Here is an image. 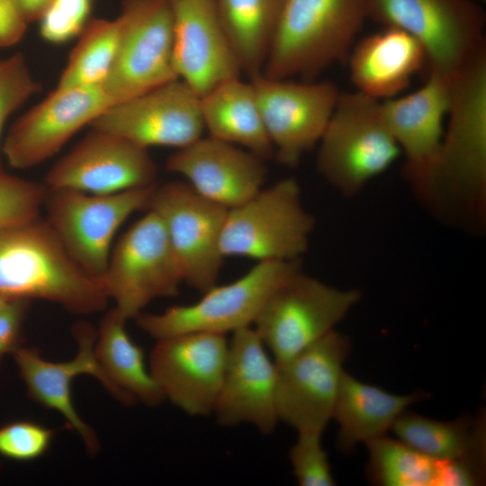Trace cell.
I'll list each match as a JSON object with an SVG mask.
<instances>
[{
  "instance_id": "cell-1",
  "label": "cell",
  "mask_w": 486,
  "mask_h": 486,
  "mask_svg": "<svg viewBox=\"0 0 486 486\" xmlns=\"http://www.w3.org/2000/svg\"><path fill=\"white\" fill-rule=\"evenodd\" d=\"M0 296L39 299L79 315L102 311L110 301L104 279L81 267L40 218L0 231Z\"/></svg>"
},
{
  "instance_id": "cell-2",
  "label": "cell",
  "mask_w": 486,
  "mask_h": 486,
  "mask_svg": "<svg viewBox=\"0 0 486 486\" xmlns=\"http://www.w3.org/2000/svg\"><path fill=\"white\" fill-rule=\"evenodd\" d=\"M446 115L447 127L431 172L428 204H437L446 192L482 223L486 210V50L452 77Z\"/></svg>"
},
{
  "instance_id": "cell-3",
  "label": "cell",
  "mask_w": 486,
  "mask_h": 486,
  "mask_svg": "<svg viewBox=\"0 0 486 486\" xmlns=\"http://www.w3.org/2000/svg\"><path fill=\"white\" fill-rule=\"evenodd\" d=\"M365 18L364 0H284L262 75L313 80L348 56Z\"/></svg>"
},
{
  "instance_id": "cell-4",
  "label": "cell",
  "mask_w": 486,
  "mask_h": 486,
  "mask_svg": "<svg viewBox=\"0 0 486 486\" xmlns=\"http://www.w3.org/2000/svg\"><path fill=\"white\" fill-rule=\"evenodd\" d=\"M318 144V171L346 197L358 194L400 153L381 103L359 91L339 94Z\"/></svg>"
},
{
  "instance_id": "cell-5",
  "label": "cell",
  "mask_w": 486,
  "mask_h": 486,
  "mask_svg": "<svg viewBox=\"0 0 486 486\" xmlns=\"http://www.w3.org/2000/svg\"><path fill=\"white\" fill-rule=\"evenodd\" d=\"M315 220L302 203L293 177L262 187L227 212L220 238L224 257L300 261L307 251Z\"/></svg>"
},
{
  "instance_id": "cell-6",
  "label": "cell",
  "mask_w": 486,
  "mask_h": 486,
  "mask_svg": "<svg viewBox=\"0 0 486 486\" xmlns=\"http://www.w3.org/2000/svg\"><path fill=\"white\" fill-rule=\"evenodd\" d=\"M366 16L417 39L428 72L450 77L485 48V15L473 0H364Z\"/></svg>"
},
{
  "instance_id": "cell-7",
  "label": "cell",
  "mask_w": 486,
  "mask_h": 486,
  "mask_svg": "<svg viewBox=\"0 0 486 486\" xmlns=\"http://www.w3.org/2000/svg\"><path fill=\"white\" fill-rule=\"evenodd\" d=\"M299 270L300 261L257 262L239 278L213 285L191 304L141 312L134 320L155 340L194 331L231 334L253 326L269 295Z\"/></svg>"
},
{
  "instance_id": "cell-8",
  "label": "cell",
  "mask_w": 486,
  "mask_h": 486,
  "mask_svg": "<svg viewBox=\"0 0 486 486\" xmlns=\"http://www.w3.org/2000/svg\"><path fill=\"white\" fill-rule=\"evenodd\" d=\"M360 299L357 289H339L299 270L269 295L252 327L281 364L334 330Z\"/></svg>"
},
{
  "instance_id": "cell-9",
  "label": "cell",
  "mask_w": 486,
  "mask_h": 486,
  "mask_svg": "<svg viewBox=\"0 0 486 486\" xmlns=\"http://www.w3.org/2000/svg\"><path fill=\"white\" fill-rule=\"evenodd\" d=\"M110 300L126 320L152 301L178 294L183 274L165 226L152 211L134 222L111 252L104 276Z\"/></svg>"
},
{
  "instance_id": "cell-10",
  "label": "cell",
  "mask_w": 486,
  "mask_h": 486,
  "mask_svg": "<svg viewBox=\"0 0 486 486\" xmlns=\"http://www.w3.org/2000/svg\"><path fill=\"white\" fill-rule=\"evenodd\" d=\"M156 184L103 195L48 190L47 221L77 264L104 279L117 230L134 212L148 208Z\"/></svg>"
},
{
  "instance_id": "cell-11",
  "label": "cell",
  "mask_w": 486,
  "mask_h": 486,
  "mask_svg": "<svg viewBox=\"0 0 486 486\" xmlns=\"http://www.w3.org/2000/svg\"><path fill=\"white\" fill-rule=\"evenodd\" d=\"M147 210L163 222L184 283L200 293L217 284L224 256L220 238L229 209L199 194L185 181L156 184Z\"/></svg>"
},
{
  "instance_id": "cell-12",
  "label": "cell",
  "mask_w": 486,
  "mask_h": 486,
  "mask_svg": "<svg viewBox=\"0 0 486 486\" xmlns=\"http://www.w3.org/2000/svg\"><path fill=\"white\" fill-rule=\"evenodd\" d=\"M119 18L118 52L102 86L113 104L179 79L173 64L169 0H124Z\"/></svg>"
},
{
  "instance_id": "cell-13",
  "label": "cell",
  "mask_w": 486,
  "mask_h": 486,
  "mask_svg": "<svg viewBox=\"0 0 486 486\" xmlns=\"http://www.w3.org/2000/svg\"><path fill=\"white\" fill-rule=\"evenodd\" d=\"M350 339L335 329L277 364L279 421L299 432L321 434L332 419Z\"/></svg>"
},
{
  "instance_id": "cell-14",
  "label": "cell",
  "mask_w": 486,
  "mask_h": 486,
  "mask_svg": "<svg viewBox=\"0 0 486 486\" xmlns=\"http://www.w3.org/2000/svg\"><path fill=\"white\" fill-rule=\"evenodd\" d=\"M228 352L227 335L187 332L156 340L148 365L165 400L192 417L212 416Z\"/></svg>"
},
{
  "instance_id": "cell-15",
  "label": "cell",
  "mask_w": 486,
  "mask_h": 486,
  "mask_svg": "<svg viewBox=\"0 0 486 486\" xmlns=\"http://www.w3.org/2000/svg\"><path fill=\"white\" fill-rule=\"evenodd\" d=\"M112 105L103 86H57L12 124L1 153L14 168L37 166Z\"/></svg>"
},
{
  "instance_id": "cell-16",
  "label": "cell",
  "mask_w": 486,
  "mask_h": 486,
  "mask_svg": "<svg viewBox=\"0 0 486 486\" xmlns=\"http://www.w3.org/2000/svg\"><path fill=\"white\" fill-rule=\"evenodd\" d=\"M263 123L277 160L296 166L320 141L339 92L329 82L251 77Z\"/></svg>"
},
{
  "instance_id": "cell-17",
  "label": "cell",
  "mask_w": 486,
  "mask_h": 486,
  "mask_svg": "<svg viewBox=\"0 0 486 486\" xmlns=\"http://www.w3.org/2000/svg\"><path fill=\"white\" fill-rule=\"evenodd\" d=\"M140 147L184 148L202 137L200 97L181 79L116 104L89 125Z\"/></svg>"
},
{
  "instance_id": "cell-18",
  "label": "cell",
  "mask_w": 486,
  "mask_h": 486,
  "mask_svg": "<svg viewBox=\"0 0 486 486\" xmlns=\"http://www.w3.org/2000/svg\"><path fill=\"white\" fill-rule=\"evenodd\" d=\"M156 176V165L148 148L116 134L92 129L51 166L44 184L48 190L103 195L152 185Z\"/></svg>"
},
{
  "instance_id": "cell-19",
  "label": "cell",
  "mask_w": 486,
  "mask_h": 486,
  "mask_svg": "<svg viewBox=\"0 0 486 486\" xmlns=\"http://www.w3.org/2000/svg\"><path fill=\"white\" fill-rule=\"evenodd\" d=\"M277 364L252 326L229 338L224 375L212 412L220 427L241 424L262 435L274 432L276 410Z\"/></svg>"
},
{
  "instance_id": "cell-20",
  "label": "cell",
  "mask_w": 486,
  "mask_h": 486,
  "mask_svg": "<svg viewBox=\"0 0 486 486\" xmlns=\"http://www.w3.org/2000/svg\"><path fill=\"white\" fill-rule=\"evenodd\" d=\"M451 83L450 76L428 72L420 88L381 103L384 122L406 157V176L426 204L444 134V119L449 109Z\"/></svg>"
},
{
  "instance_id": "cell-21",
  "label": "cell",
  "mask_w": 486,
  "mask_h": 486,
  "mask_svg": "<svg viewBox=\"0 0 486 486\" xmlns=\"http://www.w3.org/2000/svg\"><path fill=\"white\" fill-rule=\"evenodd\" d=\"M96 332L86 323L76 325L74 338L77 353L70 360L51 362L35 348L18 346L12 356L31 398L57 411L68 428L81 439L87 454L95 455L100 442L94 429L77 413L72 400V382L79 375H91L119 402L122 399L101 368L95 354Z\"/></svg>"
},
{
  "instance_id": "cell-22",
  "label": "cell",
  "mask_w": 486,
  "mask_h": 486,
  "mask_svg": "<svg viewBox=\"0 0 486 486\" xmlns=\"http://www.w3.org/2000/svg\"><path fill=\"white\" fill-rule=\"evenodd\" d=\"M173 64L179 79L199 97L242 71L215 0H169Z\"/></svg>"
},
{
  "instance_id": "cell-23",
  "label": "cell",
  "mask_w": 486,
  "mask_h": 486,
  "mask_svg": "<svg viewBox=\"0 0 486 486\" xmlns=\"http://www.w3.org/2000/svg\"><path fill=\"white\" fill-rule=\"evenodd\" d=\"M265 161L209 136L177 149L167 158L166 169L184 177L202 196L230 209L263 187L267 174Z\"/></svg>"
},
{
  "instance_id": "cell-24",
  "label": "cell",
  "mask_w": 486,
  "mask_h": 486,
  "mask_svg": "<svg viewBox=\"0 0 486 486\" xmlns=\"http://www.w3.org/2000/svg\"><path fill=\"white\" fill-rule=\"evenodd\" d=\"M350 52L353 84L376 100L392 98L404 90L427 61L420 42L392 27L366 36Z\"/></svg>"
},
{
  "instance_id": "cell-25",
  "label": "cell",
  "mask_w": 486,
  "mask_h": 486,
  "mask_svg": "<svg viewBox=\"0 0 486 486\" xmlns=\"http://www.w3.org/2000/svg\"><path fill=\"white\" fill-rule=\"evenodd\" d=\"M427 394L398 395L363 382L344 371L332 418L338 424V446L350 454L359 443L386 435L397 418Z\"/></svg>"
},
{
  "instance_id": "cell-26",
  "label": "cell",
  "mask_w": 486,
  "mask_h": 486,
  "mask_svg": "<svg viewBox=\"0 0 486 486\" xmlns=\"http://www.w3.org/2000/svg\"><path fill=\"white\" fill-rule=\"evenodd\" d=\"M204 129L214 139L245 148L264 160L274 156L253 84L239 77L200 97Z\"/></svg>"
},
{
  "instance_id": "cell-27",
  "label": "cell",
  "mask_w": 486,
  "mask_h": 486,
  "mask_svg": "<svg viewBox=\"0 0 486 486\" xmlns=\"http://www.w3.org/2000/svg\"><path fill=\"white\" fill-rule=\"evenodd\" d=\"M126 321L114 308L106 313L96 332V359L122 403L158 406L164 395L146 364L142 347L128 334Z\"/></svg>"
},
{
  "instance_id": "cell-28",
  "label": "cell",
  "mask_w": 486,
  "mask_h": 486,
  "mask_svg": "<svg viewBox=\"0 0 486 486\" xmlns=\"http://www.w3.org/2000/svg\"><path fill=\"white\" fill-rule=\"evenodd\" d=\"M485 418L463 416L440 421L404 410L392 430L416 451L440 462L463 457L485 458Z\"/></svg>"
},
{
  "instance_id": "cell-29",
  "label": "cell",
  "mask_w": 486,
  "mask_h": 486,
  "mask_svg": "<svg viewBox=\"0 0 486 486\" xmlns=\"http://www.w3.org/2000/svg\"><path fill=\"white\" fill-rule=\"evenodd\" d=\"M241 70L262 74L284 0H215Z\"/></svg>"
},
{
  "instance_id": "cell-30",
  "label": "cell",
  "mask_w": 486,
  "mask_h": 486,
  "mask_svg": "<svg viewBox=\"0 0 486 486\" xmlns=\"http://www.w3.org/2000/svg\"><path fill=\"white\" fill-rule=\"evenodd\" d=\"M121 32L119 16L91 18L77 37L57 86H102L115 61Z\"/></svg>"
},
{
  "instance_id": "cell-31",
  "label": "cell",
  "mask_w": 486,
  "mask_h": 486,
  "mask_svg": "<svg viewBox=\"0 0 486 486\" xmlns=\"http://www.w3.org/2000/svg\"><path fill=\"white\" fill-rule=\"evenodd\" d=\"M370 480L382 486H440L444 462L387 435L366 444Z\"/></svg>"
},
{
  "instance_id": "cell-32",
  "label": "cell",
  "mask_w": 486,
  "mask_h": 486,
  "mask_svg": "<svg viewBox=\"0 0 486 486\" xmlns=\"http://www.w3.org/2000/svg\"><path fill=\"white\" fill-rule=\"evenodd\" d=\"M47 193L44 184L13 176L0 166V231L40 218Z\"/></svg>"
},
{
  "instance_id": "cell-33",
  "label": "cell",
  "mask_w": 486,
  "mask_h": 486,
  "mask_svg": "<svg viewBox=\"0 0 486 486\" xmlns=\"http://www.w3.org/2000/svg\"><path fill=\"white\" fill-rule=\"evenodd\" d=\"M40 89L22 52L0 58V154L8 118Z\"/></svg>"
},
{
  "instance_id": "cell-34",
  "label": "cell",
  "mask_w": 486,
  "mask_h": 486,
  "mask_svg": "<svg viewBox=\"0 0 486 486\" xmlns=\"http://www.w3.org/2000/svg\"><path fill=\"white\" fill-rule=\"evenodd\" d=\"M94 1L50 0L38 19L40 37L56 45L78 37L91 19Z\"/></svg>"
},
{
  "instance_id": "cell-35",
  "label": "cell",
  "mask_w": 486,
  "mask_h": 486,
  "mask_svg": "<svg viewBox=\"0 0 486 486\" xmlns=\"http://www.w3.org/2000/svg\"><path fill=\"white\" fill-rule=\"evenodd\" d=\"M321 434L299 432L288 457L293 474L301 486H333L335 480L327 452L321 445Z\"/></svg>"
},
{
  "instance_id": "cell-36",
  "label": "cell",
  "mask_w": 486,
  "mask_h": 486,
  "mask_svg": "<svg viewBox=\"0 0 486 486\" xmlns=\"http://www.w3.org/2000/svg\"><path fill=\"white\" fill-rule=\"evenodd\" d=\"M54 431L32 421H16L0 428V454L16 461H32L49 449Z\"/></svg>"
},
{
  "instance_id": "cell-37",
  "label": "cell",
  "mask_w": 486,
  "mask_h": 486,
  "mask_svg": "<svg viewBox=\"0 0 486 486\" xmlns=\"http://www.w3.org/2000/svg\"><path fill=\"white\" fill-rule=\"evenodd\" d=\"M27 300H12L0 310V358L18 346Z\"/></svg>"
},
{
  "instance_id": "cell-38",
  "label": "cell",
  "mask_w": 486,
  "mask_h": 486,
  "mask_svg": "<svg viewBox=\"0 0 486 486\" xmlns=\"http://www.w3.org/2000/svg\"><path fill=\"white\" fill-rule=\"evenodd\" d=\"M29 23L17 0H0V49L20 42Z\"/></svg>"
},
{
  "instance_id": "cell-39",
  "label": "cell",
  "mask_w": 486,
  "mask_h": 486,
  "mask_svg": "<svg viewBox=\"0 0 486 486\" xmlns=\"http://www.w3.org/2000/svg\"><path fill=\"white\" fill-rule=\"evenodd\" d=\"M50 0H17L29 22L38 21Z\"/></svg>"
},
{
  "instance_id": "cell-40",
  "label": "cell",
  "mask_w": 486,
  "mask_h": 486,
  "mask_svg": "<svg viewBox=\"0 0 486 486\" xmlns=\"http://www.w3.org/2000/svg\"><path fill=\"white\" fill-rule=\"evenodd\" d=\"M12 300H8L3 296H0V310H2Z\"/></svg>"
}]
</instances>
